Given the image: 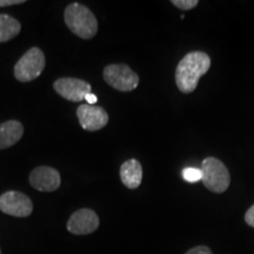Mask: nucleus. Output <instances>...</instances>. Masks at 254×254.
I'll use <instances>...</instances> for the list:
<instances>
[{
    "mask_svg": "<svg viewBox=\"0 0 254 254\" xmlns=\"http://www.w3.org/2000/svg\"><path fill=\"white\" fill-rule=\"evenodd\" d=\"M211 67V58L205 52H190L180 60L176 71V84L183 93H192L202 75Z\"/></svg>",
    "mask_w": 254,
    "mask_h": 254,
    "instance_id": "obj_1",
    "label": "nucleus"
},
{
    "mask_svg": "<svg viewBox=\"0 0 254 254\" xmlns=\"http://www.w3.org/2000/svg\"><path fill=\"white\" fill-rule=\"evenodd\" d=\"M64 20L68 30L81 39H92L98 32V20L93 12L79 2H72L65 8Z\"/></svg>",
    "mask_w": 254,
    "mask_h": 254,
    "instance_id": "obj_2",
    "label": "nucleus"
},
{
    "mask_svg": "<svg viewBox=\"0 0 254 254\" xmlns=\"http://www.w3.org/2000/svg\"><path fill=\"white\" fill-rule=\"evenodd\" d=\"M201 182L206 189L213 193H224L231 183V176L227 167L217 158L208 157L202 161Z\"/></svg>",
    "mask_w": 254,
    "mask_h": 254,
    "instance_id": "obj_3",
    "label": "nucleus"
},
{
    "mask_svg": "<svg viewBox=\"0 0 254 254\" xmlns=\"http://www.w3.org/2000/svg\"><path fill=\"white\" fill-rule=\"evenodd\" d=\"M46 65L45 55L39 47H32L25 52L14 65V77L18 81L30 82L43 73Z\"/></svg>",
    "mask_w": 254,
    "mask_h": 254,
    "instance_id": "obj_4",
    "label": "nucleus"
},
{
    "mask_svg": "<svg viewBox=\"0 0 254 254\" xmlns=\"http://www.w3.org/2000/svg\"><path fill=\"white\" fill-rule=\"evenodd\" d=\"M104 80L114 90L131 92L139 85V75L126 64H111L104 68Z\"/></svg>",
    "mask_w": 254,
    "mask_h": 254,
    "instance_id": "obj_5",
    "label": "nucleus"
},
{
    "mask_svg": "<svg viewBox=\"0 0 254 254\" xmlns=\"http://www.w3.org/2000/svg\"><path fill=\"white\" fill-rule=\"evenodd\" d=\"M0 211L15 218H27L33 212V202L23 192L7 190L0 195Z\"/></svg>",
    "mask_w": 254,
    "mask_h": 254,
    "instance_id": "obj_6",
    "label": "nucleus"
},
{
    "mask_svg": "<svg viewBox=\"0 0 254 254\" xmlns=\"http://www.w3.org/2000/svg\"><path fill=\"white\" fill-rule=\"evenodd\" d=\"M53 88L64 99L79 103L85 100V97L91 93V84L78 78H59L53 82Z\"/></svg>",
    "mask_w": 254,
    "mask_h": 254,
    "instance_id": "obj_7",
    "label": "nucleus"
},
{
    "mask_svg": "<svg viewBox=\"0 0 254 254\" xmlns=\"http://www.w3.org/2000/svg\"><path fill=\"white\" fill-rule=\"evenodd\" d=\"M99 224V217L93 209L80 208L69 217L67 231L74 236H87L97 231Z\"/></svg>",
    "mask_w": 254,
    "mask_h": 254,
    "instance_id": "obj_8",
    "label": "nucleus"
},
{
    "mask_svg": "<svg viewBox=\"0 0 254 254\" xmlns=\"http://www.w3.org/2000/svg\"><path fill=\"white\" fill-rule=\"evenodd\" d=\"M77 117L81 128L88 132L99 131L109 123V114L106 111L95 105H80L77 109Z\"/></svg>",
    "mask_w": 254,
    "mask_h": 254,
    "instance_id": "obj_9",
    "label": "nucleus"
},
{
    "mask_svg": "<svg viewBox=\"0 0 254 254\" xmlns=\"http://www.w3.org/2000/svg\"><path fill=\"white\" fill-rule=\"evenodd\" d=\"M31 186L39 192H55L60 187L62 177L56 168L50 166L36 167L28 177Z\"/></svg>",
    "mask_w": 254,
    "mask_h": 254,
    "instance_id": "obj_10",
    "label": "nucleus"
},
{
    "mask_svg": "<svg viewBox=\"0 0 254 254\" xmlns=\"http://www.w3.org/2000/svg\"><path fill=\"white\" fill-rule=\"evenodd\" d=\"M24 134L23 124L18 120H7L0 124V150L12 147Z\"/></svg>",
    "mask_w": 254,
    "mask_h": 254,
    "instance_id": "obj_11",
    "label": "nucleus"
},
{
    "mask_svg": "<svg viewBox=\"0 0 254 254\" xmlns=\"http://www.w3.org/2000/svg\"><path fill=\"white\" fill-rule=\"evenodd\" d=\"M120 179L127 189L135 190L142 180V167L136 159H128L120 167Z\"/></svg>",
    "mask_w": 254,
    "mask_h": 254,
    "instance_id": "obj_12",
    "label": "nucleus"
},
{
    "mask_svg": "<svg viewBox=\"0 0 254 254\" xmlns=\"http://www.w3.org/2000/svg\"><path fill=\"white\" fill-rule=\"evenodd\" d=\"M21 24L12 15L0 13V43H7L20 33Z\"/></svg>",
    "mask_w": 254,
    "mask_h": 254,
    "instance_id": "obj_13",
    "label": "nucleus"
},
{
    "mask_svg": "<svg viewBox=\"0 0 254 254\" xmlns=\"http://www.w3.org/2000/svg\"><path fill=\"white\" fill-rule=\"evenodd\" d=\"M182 174L184 180L190 184L198 183L202 179V172L198 167H185L183 170Z\"/></svg>",
    "mask_w": 254,
    "mask_h": 254,
    "instance_id": "obj_14",
    "label": "nucleus"
},
{
    "mask_svg": "<svg viewBox=\"0 0 254 254\" xmlns=\"http://www.w3.org/2000/svg\"><path fill=\"white\" fill-rule=\"evenodd\" d=\"M171 2L176 7L183 9V11H189V9L194 8L199 4L198 0H172Z\"/></svg>",
    "mask_w": 254,
    "mask_h": 254,
    "instance_id": "obj_15",
    "label": "nucleus"
},
{
    "mask_svg": "<svg viewBox=\"0 0 254 254\" xmlns=\"http://www.w3.org/2000/svg\"><path fill=\"white\" fill-rule=\"evenodd\" d=\"M185 254H213V252L207 246H195L187 251Z\"/></svg>",
    "mask_w": 254,
    "mask_h": 254,
    "instance_id": "obj_16",
    "label": "nucleus"
},
{
    "mask_svg": "<svg viewBox=\"0 0 254 254\" xmlns=\"http://www.w3.org/2000/svg\"><path fill=\"white\" fill-rule=\"evenodd\" d=\"M245 221L249 226L254 228V204L247 209V212L245 213Z\"/></svg>",
    "mask_w": 254,
    "mask_h": 254,
    "instance_id": "obj_17",
    "label": "nucleus"
},
{
    "mask_svg": "<svg viewBox=\"0 0 254 254\" xmlns=\"http://www.w3.org/2000/svg\"><path fill=\"white\" fill-rule=\"evenodd\" d=\"M25 4V0H0V7H7V6Z\"/></svg>",
    "mask_w": 254,
    "mask_h": 254,
    "instance_id": "obj_18",
    "label": "nucleus"
},
{
    "mask_svg": "<svg viewBox=\"0 0 254 254\" xmlns=\"http://www.w3.org/2000/svg\"><path fill=\"white\" fill-rule=\"evenodd\" d=\"M85 100H86V103H87V105H91V106H94L95 104H97V101H98V98H97V95L95 94H93L91 92V93H88L86 97H85Z\"/></svg>",
    "mask_w": 254,
    "mask_h": 254,
    "instance_id": "obj_19",
    "label": "nucleus"
},
{
    "mask_svg": "<svg viewBox=\"0 0 254 254\" xmlns=\"http://www.w3.org/2000/svg\"><path fill=\"white\" fill-rule=\"evenodd\" d=\"M0 254H2V253H1V249H0Z\"/></svg>",
    "mask_w": 254,
    "mask_h": 254,
    "instance_id": "obj_20",
    "label": "nucleus"
}]
</instances>
